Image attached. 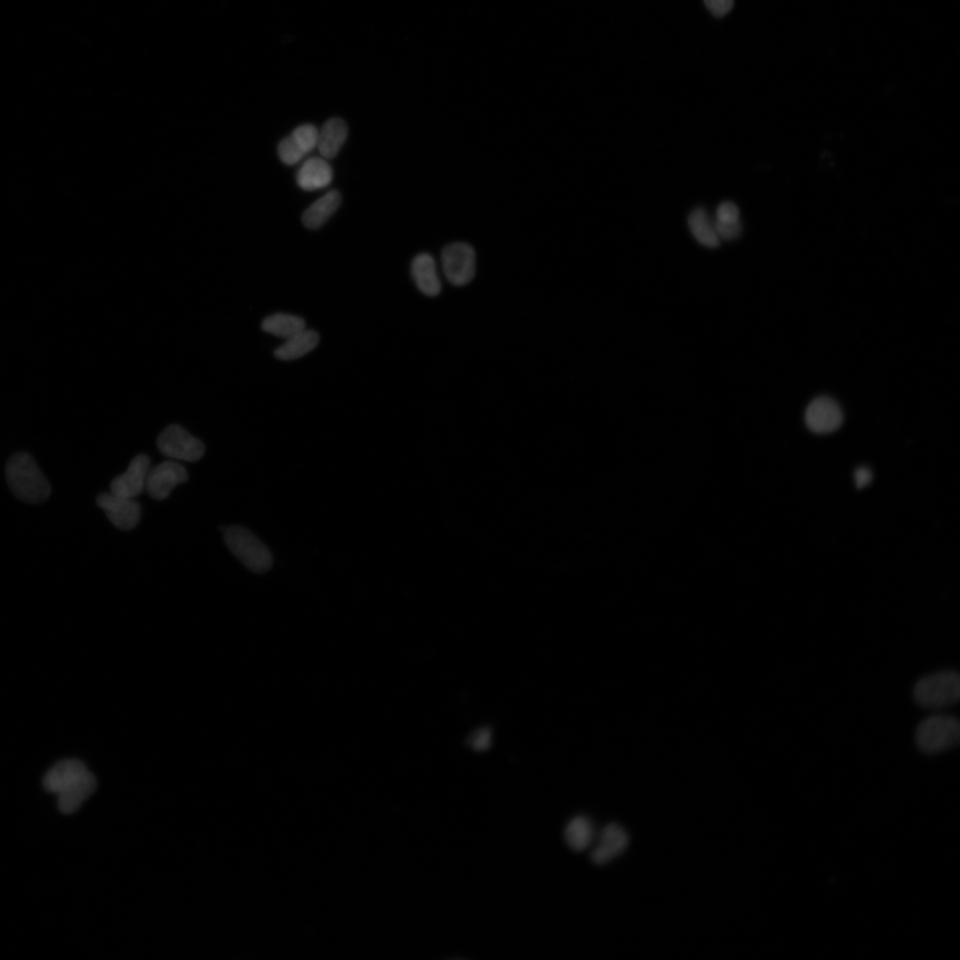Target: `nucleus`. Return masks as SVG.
Returning <instances> with one entry per match:
<instances>
[{
	"instance_id": "f257e3e1",
	"label": "nucleus",
	"mask_w": 960,
	"mask_h": 960,
	"mask_svg": "<svg viewBox=\"0 0 960 960\" xmlns=\"http://www.w3.org/2000/svg\"><path fill=\"white\" fill-rule=\"evenodd\" d=\"M5 476L12 493L26 503H42L51 494L50 483L27 452L15 453L9 459Z\"/></svg>"
},
{
	"instance_id": "f03ea898",
	"label": "nucleus",
	"mask_w": 960,
	"mask_h": 960,
	"mask_svg": "<svg viewBox=\"0 0 960 960\" xmlns=\"http://www.w3.org/2000/svg\"><path fill=\"white\" fill-rule=\"evenodd\" d=\"M221 531L228 548L247 569L263 573L272 567L271 552L251 531L238 525L223 527Z\"/></svg>"
},
{
	"instance_id": "7ed1b4c3",
	"label": "nucleus",
	"mask_w": 960,
	"mask_h": 960,
	"mask_svg": "<svg viewBox=\"0 0 960 960\" xmlns=\"http://www.w3.org/2000/svg\"><path fill=\"white\" fill-rule=\"evenodd\" d=\"M915 701L926 708H945L956 703L960 697V676L954 670H944L920 678L913 689Z\"/></svg>"
},
{
	"instance_id": "20e7f679",
	"label": "nucleus",
	"mask_w": 960,
	"mask_h": 960,
	"mask_svg": "<svg viewBox=\"0 0 960 960\" xmlns=\"http://www.w3.org/2000/svg\"><path fill=\"white\" fill-rule=\"evenodd\" d=\"M917 748L926 754H937L959 743L960 724L956 717L934 715L924 719L915 735Z\"/></svg>"
},
{
	"instance_id": "39448f33",
	"label": "nucleus",
	"mask_w": 960,
	"mask_h": 960,
	"mask_svg": "<svg viewBox=\"0 0 960 960\" xmlns=\"http://www.w3.org/2000/svg\"><path fill=\"white\" fill-rule=\"evenodd\" d=\"M444 274L455 286H463L472 281L476 274V252L465 242H454L444 247L441 253Z\"/></svg>"
},
{
	"instance_id": "423d86ee",
	"label": "nucleus",
	"mask_w": 960,
	"mask_h": 960,
	"mask_svg": "<svg viewBox=\"0 0 960 960\" xmlns=\"http://www.w3.org/2000/svg\"><path fill=\"white\" fill-rule=\"evenodd\" d=\"M156 443L164 455L189 462L198 460L205 452L204 444L199 439L176 424L167 426L159 434Z\"/></svg>"
},
{
	"instance_id": "0eeeda50",
	"label": "nucleus",
	"mask_w": 960,
	"mask_h": 960,
	"mask_svg": "<svg viewBox=\"0 0 960 960\" xmlns=\"http://www.w3.org/2000/svg\"><path fill=\"white\" fill-rule=\"evenodd\" d=\"M844 420L839 404L828 396H818L807 406L804 421L817 434H828L840 428Z\"/></svg>"
},
{
	"instance_id": "6e6552de",
	"label": "nucleus",
	"mask_w": 960,
	"mask_h": 960,
	"mask_svg": "<svg viewBox=\"0 0 960 960\" xmlns=\"http://www.w3.org/2000/svg\"><path fill=\"white\" fill-rule=\"evenodd\" d=\"M188 478L186 468L179 462L165 460L149 468L145 488L156 500H164L177 484Z\"/></svg>"
},
{
	"instance_id": "1a4fd4ad",
	"label": "nucleus",
	"mask_w": 960,
	"mask_h": 960,
	"mask_svg": "<svg viewBox=\"0 0 960 960\" xmlns=\"http://www.w3.org/2000/svg\"><path fill=\"white\" fill-rule=\"evenodd\" d=\"M109 521L118 529L131 530L140 518V504L133 498L119 496L110 492L100 493L96 499Z\"/></svg>"
},
{
	"instance_id": "9d476101",
	"label": "nucleus",
	"mask_w": 960,
	"mask_h": 960,
	"mask_svg": "<svg viewBox=\"0 0 960 960\" xmlns=\"http://www.w3.org/2000/svg\"><path fill=\"white\" fill-rule=\"evenodd\" d=\"M318 130L315 125L305 124L296 127L278 144L277 152L281 161L288 165L299 163L316 148Z\"/></svg>"
},
{
	"instance_id": "9b49d317",
	"label": "nucleus",
	"mask_w": 960,
	"mask_h": 960,
	"mask_svg": "<svg viewBox=\"0 0 960 960\" xmlns=\"http://www.w3.org/2000/svg\"><path fill=\"white\" fill-rule=\"evenodd\" d=\"M149 465L150 460L146 454L134 457L127 470L111 481V492L127 498L138 496L145 488Z\"/></svg>"
},
{
	"instance_id": "f8f14e48",
	"label": "nucleus",
	"mask_w": 960,
	"mask_h": 960,
	"mask_svg": "<svg viewBox=\"0 0 960 960\" xmlns=\"http://www.w3.org/2000/svg\"><path fill=\"white\" fill-rule=\"evenodd\" d=\"M629 842L626 830L617 823H610L602 830L600 841L591 852V860L604 865L625 851Z\"/></svg>"
},
{
	"instance_id": "ddd939ff",
	"label": "nucleus",
	"mask_w": 960,
	"mask_h": 960,
	"mask_svg": "<svg viewBox=\"0 0 960 960\" xmlns=\"http://www.w3.org/2000/svg\"><path fill=\"white\" fill-rule=\"evenodd\" d=\"M97 780L88 770L71 784L57 794L58 806L61 812L71 814L95 791Z\"/></svg>"
},
{
	"instance_id": "4468645a",
	"label": "nucleus",
	"mask_w": 960,
	"mask_h": 960,
	"mask_svg": "<svg viewBox=\"0 0 960 960\" xmlns=\"http://www.w3.org/2000/svg\"><path fill=\"white\" fill-rule=\"evenodd\" d=\"M333 177L331 165L324 157H310L300 167L296 180L300 188L312 191L327 187Z\"/></svg>"
},
{
	"instance_id": "2eb2a0df",
	"label": "nucleus",
	"mask_w": 960,
	"mask_h": 960,
	"mask_svg": "<svg viewBox=\"0 0 960 960\" xmlns=\"http://www.w3.org/2000/svg\"><path fill=\"white\" fill-rule=\"evenodd\" d=\"M433 257L426 252L416 255L411 267L412 276L419 290L427 296L440 293L441 282Z\"/></svg>"
},
{
	"instance_id": "dca6fc26",
	"label": "nucleus",
	"mask_w": 960,
	"mask_h": 960,
	"mask_svg": "<svg viewBox=\"0 0 960 960\" xmlns=\"http://www.w3.org/2000/svg\"><path fill=\"white\" fill-rule=\"evenodd\" d=\"M87 771L78 759H64L54 764L44 778V786L51 793L58 794Z\"/></svg>"
},
{
	"instance_id": "f3484780",
	"label": "nucleus",
	"mask_w": 960,
	"mask_h": 960,
	"mask_svg": "<svg viewBox=\"0 0 960 960\" xmlns=\"http://www.w3.org/2000/svg\"><path fill=\"white\" fill-rule=\"evenodd\" d=\"M348 136V126L339 117L328 119L318 131L316 148L324 158L337 156Z\"/></svg>"
},
{
	"instance_id": "a211bd4d",
	"label": "nucleus",
	"mask_w": 960,
	"mask_h": 960,
	"mask_svg": "<svg viewBox=\"0 0 960 960\" xmlns=\"http://www.w3.org/2000/svg\"><path fill=\"white\" fill-rule=\"evenodd\" d=\"M319 342L318 333L313 330L303 331L286 339L276 348L274 355L280 360H293L313 350Z\"/></svg>"
},
{
	"instance_id": "6ab92c4d",
	"label": "nucleus",
	"mask_w": 960,
	"mask_h": 960,
	"mask_svg": "<svg viewBox=\"0 0 960 960\" xmlns=\"http://www.w3.org/2000/svg\"><path fill=\"white\" fill-rule=\"evenodd\" d=\"M340 204V195L337 190H331L314 202L302 214V222L308 228L321 227L337 210Z\"/></svg>"
},
{
	"instance_id": "aec40b11",
	"label": "nucleus",
	"mask_w": 960,
	"mask_h": 960,
	"mask_svg": "<svg viewBox=\"0 0 960 960\" xmlns=\"http://www.w3.org/2000/svg\"><path fill=\"white\" fill-rule=\"evenodd\" d=\"M688 226L695 239L702 245L716 248L720 244L712 222L707 212L702 208L694 209L688 217Z\"/></svg>"
},
{
	"instance_id": "412c9836",
	"label": "nucleus",
	"mask_w": 960,
	"mask_h": 960,
	"mask_svg": "<svg viewBox=\"0 0 960 960\" xmlns=\"http://www.w3.org/2000/svg\"><path fill=\"white\" fill-rule=\"evenodd\" d=\"M261 328L266 332L287 339L306 329V324L300 316L276 313L263 319Z\"/></svg>"
},
{
	"instance_id": "4be33fe9",
	"label": "nucleus",
	"mask_w": 960,
	"mask_h": 960,
	"mask_svg": "<svg viewBox=\"0 0 960 960\" xmlns=\"http://www.w3.org/2000/svg\"><path fill=\"white\" fill-rule=\"evenodd\" d=\"M593 837V827L585 816L572 819L564 828V839L567 845L574 852H581L588 847Z\"/></svg>"
},
{
	"instance_id": "5701e85b",
	"label": "nucleus",
	"mask_w": 960,
	"mask_h": 960,
	"mask_svg": "<svg viewBox=\"0 0 960 960\" xmlns=\"http://www.w3.org/2000/svg\"><path fill=\"white\" fill-rule=\"evenodd\" d=\"M723 223H734L740 221V211L737 205L732 202H724L716 209V220Z\"/></svg>"
},
{
	"instance_id": "b1692460",
	"label": "nucleus",
	"mask_w": 960,
	"mask_h": 960,
	"mask_svg": "<svg viewBox=\"0 0 960 960\" xmlns=\"http://www.w3.org/2000/svg\"><path fill=\"white\" fill-rule=\"evenodd\" d=\"M714 228L719 239L728 241L737 238L741 232L740 221L734 223H723L716 220L714 222Z\"/></svg>"
},
{
	"instance_id": "393cba45",
	"label": "nucleus",
	"mask_w": 960,
	"mask_h": 960,
	"mask_svg": "<svg viewBox=\"0 0 960 960\" xmlns=\"http://www.w3.org/2000/svg\"><path fill=\"white\" fill-rule=\"evenodd\" d=\"M708 11L716 17H722L730 12L733 0H704Z\"/></svg>"
},
{
	"instance_id": "a878e982",
	"label": "nucleus",
	"mask_w": 960,
	"mask_h": 960,
	"mask_svg": "<svg viewBox=\"0 0 960 960\" xmlns=\"http://www.w3.org/2000/svg\"><path fill=\"white\" fill-rule=\"evenodd\" d=\"M854 479L856 486L861 489L870 483L872 473L868 468H859L854 473Z\"/></svg>"
}]
</instances>
